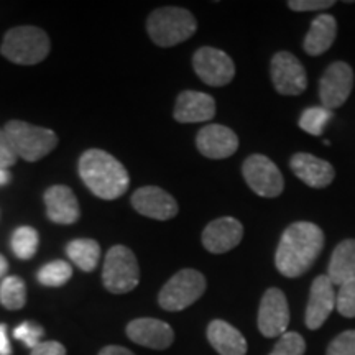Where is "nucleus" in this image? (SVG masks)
Segmentation results:
<instances>
[{"mask_svg":"<svg viewBox=\"0 0 355 355\" xmlns=\"http://www.w3.org/2000/svg\"><path fill=\"white\" fill-rule=\"evenodd\" d=\"M332 110L322 107V105H316V107H308L303 110L300 117V128L304 130L309 135L319 137L322 135V132L326 130L327 123L332 119Z\"/></svg>","mask_w":355,"mask_h":355,"instance_id":"27","label":"nucleus"},{"mask_svg":"<svg viewBox=\"0 0 355 355\" xmlns=\"http://www.w3.org/2000/svg\"><path fill=\"white\" fill-rule=\"evenodd\" d=\"M66 254L83 272H92L99 263L101 245L92 239H76L66 247Z\"/></svg>","mask_w":355,"mask_h":355,"instance_id":"24","label":"nucleus"},{"mask_svg":"<svg viewBox=\"0 0 355 355\" xmlns=\"http://www.w3.org/2000/svg\"><path fill=\"white\" fill-rule=\"evenodd\" d=\"M0 355H12V345L8 340L6 324H0Z\"/></svg>","mask_w":355,"mask_h":355,"instance_id":"36","label":"nucleus"},{"mask_svg":"<svg viewBox=\"0 0 355 355\" xmlns=\"http://www.w3.org/2000/svg\"><path fill=\"white\" fill-rule=\"evenodd\" d=\"M270 73L273 87L283 96H300L308 87L304 66L298 58L288 51H278L272 58Z\"/></svg>","mask_w":355,"mask_h":355,"instance_id":"10","label":"nucleus"},{"mask_svg":"<svg viewBox=\"0 0 355 355\" xmlns=\"http://www.w3.org/2000/svg\"><path fill=\"white\" fill-rule=\"evenodd\" d=\"M324 248V232L313 222L291 224L279 239L275 266L283 277L298 278L308 273Z\"/></svg>","mask_w":355,"mask_h":355,"instance_id":"1","label":"nucleus"},{"mask_svg":"<svg viewBox=\"0 0 355 355\" xmlns=\"http://www.w3.org/2000/svg\"><path fill=\"white\" fill-rule=\"evenodd\" d=\"M334 0H290L288 7L293 12H314L334 7Z\"/></svg>","mask_w":355,"mask_h":355,"instance_id":"33","label":"nucleus"},{"mask_svg":"<svg viewBox=\"0 0 355 355\" xmlns=\"http://www.w3.org/2000/svg\"><path fill=\"white\" fill-rule=\"evenodd\" d=\"M336 309L334 285L327 275H319L311 285L308 306H306V327L316 331L327 321Z\"/></svg>","mask_w":355,"mask_h":355,"instance_id":"14","label":"nucleus"},{"mask_svg":"<svg viewBox=\"0 0 355 355\" xmlns=\"http://www.w3.org/2000/svg\"><path fill=\"white\" fill-rule=\"evenodd\" d=\"M38 232L33 227H19L13 232L10 239V247L15 257H19L20 260H30L37 254L38 250Z\"/></svg>","mask_w":355,"mask_h":355,"instance_id":"26","label":"nucleus"},{"mask_svg":"<svg viewBox=\"0 0 355 355\" xmlns=\"http://www.w3.org/2000/svg\"><path fill=\"white\" fill-rule=\"evenodd\" d=\"M30 355H66V349L63 344L56 343V340H44L32 349Z\"/></svg>","mask_w":355,"mask_h":355,"instance_id":"35","label":"nucleus"},{"mask_svg":"<svg viewBox=\"0 0 355 355\" xmlns=\"http://www.w3.org/2000/svg\"><path fill=\"white\" fill-rule=\"evenodd\" d=\"M17 155L13 152L10 140L3 128H0V168H7L15 165Z\"/></svg>","mask_w":355,"mask_h":355,"instance_id":"34","label":"nucleus"},{"mask_svg":"<svg viewBox=\"0 0 355 355\" xmlns=\"http://www.w3.org/2000/svg\"><path fill=\"white\" fill-rule=\"evenodd\" d=\"M146 30L155 44L170 48L193 37L198 30V21L186 8L162 7L148 17Z\"/></svg>","mask_w":355,"mask_h":355,"instance_id":"3","label":"nucleus"},{"mask_svg":"<svg viewBox=\"0 0 355 355\" xmlns=\"http://www.w3.org/2000/svg\"><path fill=\"white\" fill-rule=\"evenodd\" d=\"M206 286V278L201 272L193 268L180 270L162 288L158 304L165 311H183L201 298Z\"/></svg>","mask_w":355,"mask_h":355,"instance_id":"7","label":"nucleus"},{"mask_svg":"<svg viewBox=\"0 0 355 355\" xmlns=\"http://www.w3.org/2000/svg\"><path fill=\"white\" fill-rule=\"evenodd\" d=\"M102 282L114 295L135 290L140 283V266L137 257L125 245H114L107 252L102 270Z\"/></svg>","mask_w":355,"mask_h":355,"instance_id":"6","label":"nucleus"},{"mask_svg":"<svg viewBox=\"0 0 355 355\" xmlns=\"http://www.w3.org/2000/svg\"><path fill=\"white\" fill-rule=\"evenodd\" d=\"M306 343L298 332H285L278 339L270 355H304Z\"/></svg>","mask_w":355,"mask_h":355,"instance_id":"29","label":"nucleus"},{"mask_svg":"<svg viewBox=\"0 0 355 355\" xmlns=\"http://www.w3.org/2000/svg\"><path fill=\"white\" fill-rule=\"evenodd\" d=\"M79 175L92 194L107 201L125 194L130 184L125 166L112 155L97 148L87 150L79 158Z\"/></svg>","mask_w":355,"mask_h":355,"instance_id":"2","label":"nucleus"},{"mask_svg":"<svg viewBox=\"0 0 355 355\" xmlns=\"http://www.w3.org/2000/svg\"><path fill=\"white\" fill-rule=\"evenodd\" d=\"M132 206L139 214L157 220H170L178 214L176 199L158 186H145L132 194Z\"/></svg>","mask_w":355,"mask_h":355,"instance_id":"13","label":"nucleus"},{"mask_svg":"<svg viewBox=\"0 0 355 355\" xmlns=\"http://www.w3.org/2000/svg\"><path fill=\"white\" fill-rule=\"evenodd\" d=\"M336 309L344 318H355V277L340 285L336 295Z\"/></svg>","mask_w":355,"mask_h":355,"instance_id":"30","label":"nucleus"},{"mask_svg":"<svg viewBox=\"0 0 355 355\" xmlns=\"http://www.w3.org/2000/svg\"><path fill=\"white\" fill-rule=\"evenodd\" d=\"M326 355H355V331H345L329 344Z\"/></svg>","mask_w":355,"mask_h":355,"instance_id":"32","label":"nucleus"},{"mask_svg":"<svg viewBox=\"0 0 355 355\" xmlns=\"http://www.w3.org/2000/svg\"><path fill=\"white\" fill-rule=\"evenodd\" d=\"M173 115L181 123L209 122L216 115V102L206 92L183 91L178 96Z\"/></svg>","mask_w":355,"mask_h":355,"instance_id":"19","label":"nucleus"},{"mask_svg":"<svg viewBox=\"0 0 355 355\" xmlns=\"http://www.w3.org/2000/svg\"><path fill=\"white\" fill-rule=\"evenodd\" d=\"M243 225L234 217H219L202 230V245L211 254L220 255L232 250L242 242Z\"/></svg>","mask_w":355,"mask_h":355,"instance_id":"16","label":"nucleus"},{"mask_svg":"<svg viewBox=\"0 0 355 355\" xmlns=\"http://www.w3.org/2000/svg\"><path fill=\"white\" fill-rule=\"evenodd\" d=\"M10 180H12L10 173H8V171L6 170V168H0V186L7 184Z\"/></svg>","mask_w":355,"mask_h":355,"instance_id":"38","label":"nucleus"},{"mask_svg":"<svg viewBox=\"0 0 355 355\" xmlns=\"http://www.w3.org/2000/svg\"><path fill=\"white\" fill-rule=\"evenodd\" d=\"M354 87V69L345 61H336L324 71L319 81L322 107L334 110L345 104Z\"/></svg>","mask_w":355,"mask_h":355,"instance_id":"11","label":"nucleus"},{"mask_svg":"<svg viewBox=\"0 0 355 355\" xmlns=\"http://www.w3.org/2000/svg\"><path fill=\"white\" fill-rule=\"evenodd\" d=\"M0 53L17 64L42 63L50 53V38L37 26H17L6 33Z\"/></svg>","mask_w":355,"mask_h":355,"instance_id":"4","label":"nucleus"},{"mask_svg":"<svg viewBox=\"0 0 355 355\" xmlns=\"http://www.w3.org/2000/svg\"><path fill=\"white\" fill-rule=\"evenodd\" d=\"M73 277V268L68 261L55 260L38 270L37 278L43 286H63Z\"/></svg>","mask_w":355,"mask_h":355,"instance_id":"28","label":"nucleus"},{"mask_svg":"<svg viewBox=\"0 0 355 355\" xmlns=\"http://www.w3.org/2000/svg\"><path fill=\"white\" fill-rule=\"evenodd\" d=\"M242 175L248 188L261 198H278L285 189L282 171L265 155H250L243 162Z\"/></svg>","mask_w":355,"mask_h":355,"instance_id":"8","label":"nucleus"},{"mask_svg":"<svg viewBox=\"0 0 355 355\" xmlns=\"http://www.w3.org/2000/svg\"><path fill=\"white\" fill-rule=\"evenodd\" d=\"M99 355H135L132 350H128L122 345H107L99 352Z\"/></svg>","mask_w":355,"mask_h":355,"instance_id":"37","label":"nucleus"},{"mask_svg":"<svg viewBox=\"0 0 355 355\" xmlns=\"http://www.w3.org/2000/svg\"><path fill=\"white\" fill-rule=\"evenodd\" d=\"M0 303L7 309H21L26 303V286L19 277H7L0 283Z\"/></svg>","mask_w":355,"mask_h":355,"instance_id":"25","label":"nucleus"},{"mask_svg":"<svg viewBox=\"0 0 355 355\" xmlns=\"http://www.w3.org/2000/svg\"><path fill=\"white\" fill-rule=\"evenodd\" d=\"M13 152L25 162H38L58 145V135L50 128L32 125L21 121H10L3 127Z\"/></svg>","mask_w":355,"mask_h":355,"instance_id":"5","label":"nucleus"},{"mask_svg":"<svg viewBox=\"0 0 355 355\" xmlns=\"http://www.w3.org/2000/svg\"><path fill=\"white\" fill-rule=\"evenodd\" d=\"M48 219L56 224H74L79 219V204L74 193L68 186H51L44 193Z\"/></svg>","mask_w":355,"mask_h":355,"instance_id":"20","label":"nucleus"},{"mask_svg":"<svg viewBox=\"0 0 355 355\" xmlns=\"http://www.w3.org/2000/svg\"><path fill=\"white\" fill-rule=\"evenodd\" d=\"M290 166L296 178L314 189L327 188L334 181L336 171L329 162L311 153H295L290 159Z\"/></svg>","mask_w":355,"mask_h":355,"instance_id":"18","label":"nucleus"},{"mask_svg":"<svg viewBox=\"0 0 355 355\" xmlns=\"http://www.w3.org/2000/svg\"><path fill=\"white\" fill-rule=\"evenodd\" d=\"M127 336L132 343L153 350H165L175 340L170 324L153 318L133 319L127 324Z\"/></svg>","mask_w":355,"mask_h":355,"instance_id":"15","label":"nucleus"},{"mask_svg":"<svg viewBox=\"0 0 355 355\" xmlns=\"http://www.w3.org/2000/svg\"><path fill=\"white\" fill-rule=\"evenodd\" d=\"M290 324V308L285 293L279 288H268L261 296L259 308V331L265 337H282Z\"/></svg>","mask_w":355,"mask_h":355,"instance_id":"12","label":"nucleus"},{"mask_svg":"<svg viewBox=\"0 0 355 355\" xmlns=\"http://www.w3.org/2000/svg\"><path fill=\"white\" fill-rule=\"evenodd\" d=\"M196 146L206 158L224 159L237 152L239 137L229 127L211 123L198 132Z\"/></svg>","mask_w":355,"mask_h":355,"instance_id":"17","label":"nucleus"},{"mask_svg":"<svg viewBox=\"0 0 355 355\" xmlns=\"http://www.w3.org/2000/svg\"><path fill=\"white\" fill-rule=\"evenodd\" d=\"M43 332L44 331L42 326H38V324H35V322L25 321V322H21L19 327H15V331H13V337L21 340L26 347L35 349L40 343H42Z\"/></svg>","mask_w":355,"mask_h":355,"instance_id":"31","label":"nucleus"},{"mask_svg":"<svg viewBox=\"0 0 355 355\" xmlns=\"http://www.w3.org/2000/svg\"><path fill=\"white\" fill-rule=\"evenodd\" d=\"M193 68L199 79L212 87L225 86L235 76L232 58L225 51L212 46H202L194 53Z\"/></svg>","mask_w":355,"mask_h":355,"instance_id":"9","label":"nucleus"},{"mask_svg":"<svg viewBox=\"0 0 355 355\" xmlns=\"http://www.w3.org/2000/svg\"><path fill=\"white\" fill-rule=\"evenodd\" d=\"M207 340L220 355H245L247 340L232 324L216 319L207 326Z\"/></svg>","mask_w":355,"mask_h":355,"instance_id":"21","label":"nucleus"},{"mask_svg":"<svg viewBox=\"0 0 355 355\" xmlns=\"http://www.w3.org/2000/svg\"><path fill=\"white\" fill-rule=\"evenodd\" d=\"M7 270H8V261L6 260V257L0 255V278L7 273Z\"/></svg>","mask_w":355,"mask_h":355,"instance_id":"39","label":"nucleus"},{"mask_svg":"<svg viewBox=\"0 0 355 355\" xmlns=\"http://www.w3.org/2000/svg\"><path fill=\"white\" fill-rule=\"evenodd\" d=\"M327 277L332 285H344L345 282L355 277V241L347 239L340 242L332 252L329 266H327Z\"/></svg>","mask_w":355,"mask_h":355,"instance_id":"23","label":"nucleus"},{"mask_svg":"<svg viewBox=\"0 0 355 355\" xmlns=\"http://www.w3.org/2000/svg\"><path fill=\"white\" fill-rule=\"evenodd\" d=\"M337 35V21L332 15H319L313 20L308 35L304 38V51L311 56L326 53L334 43Z\"/></svg>","mask_w":355,"mask_h":355,"instance_id":"22","label":"nucleus"}]
</instances>
